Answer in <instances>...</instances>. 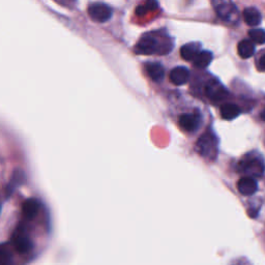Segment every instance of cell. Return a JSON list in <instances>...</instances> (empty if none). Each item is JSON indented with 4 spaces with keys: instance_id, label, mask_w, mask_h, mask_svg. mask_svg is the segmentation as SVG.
<instances>
[{
    "instance_id": "1",
    "label": "cell",
    "mask_w": 265,
    "mask_h": 265,
    "mask_svg": "<svg viewBox=\"0 0 265 265\" xmlns=\"http://www.w3.org/2000/svg\"><path fill=\"white\" fill-rule=\"evenodd\" d=\"M173 47L172 41L161 39L156 33L147 32L140 38L136 44L134 51L139 55H152V54H167Z\"/></svg>"
},
{
    "instance_id": "2",
    "label": "cell",
    "mask_w": 265,
    "mask_h": 265,
    "mask_svg": "<svg viewBox=\"0 0 265 265\" xmlns=\"http://www.w3.org/2000/svg\"><path fill=\"white\" fill-rule=\"evenodd\" d=\"M196 149L201 156L208 160H214L218 154V139L210 132H205L198 139Z\"/></svg>"
},
{
    "instance_id": "3",
    "label": "cell",
    "mask_w": 265,
    "mask_h": 265,
    "mask_svg": "<svg viewBox=\"0 0 265 265\" xmlns=\"http://www.w3.org/2000/svg\"><path fill=\"white\" fill-rule=\"evenodd\" d=\"M238 171L247 174L248 177H260L264 172V163L259 155H246L238 164Z\"/></svg>"
},
{
    "instance_id": "4",
    "label": "cell",
    "mask_w": 265,
    "mask_h": 265,
    "mask_svg": "<svg viewBox=\"0 0 265 265\" xmlns=\"http://www.w3.org/2000/svg\"><path fill=\"white\" fill-rule=\"evenodd\" d=\"M87 13L91 20L97 23H105L109 21L112 17V8L103 2H93L88 5Z\"/></svg>"
},
{
    "instance_id": "5",
    "label": "cell",
    "mask_w": 265,
    "mask_h": 265,
    "mask_svg": "<svg viewBox=\"0 0 265 265\" xmlns=\"http://www.w3.org/2000/svg\"><path fill=\"white\" fill-rule=\"evenodd\" d=\"M201 123V115L198 111L193 113H185L179 116L178 124L181 130L188 132H196Z\"/></svg>"
},
{
    "instance_id": "6",
    "label": "cell",
    "mask_w": 265,
    "mask_h": 265,
    "mask_svg": "<svg viewBox=\"0 0 265 265\" xmlns=\"http://www.w3.org/2000/svg\"><path fill=\"white\" fill-rule=\"evenodd\" d=\"M214 10L220 18L226 22L233 23L238 19L237 7L232 2H218Z\"/></svg>"
},
{
    "instance_id": "7",
    "label": "cell",
    "mask_w": 265,
    "mask_h": 265,
    "mask_svg": "<svg viewBox=\"0 0 265 265\" xmlns=\"http://www.w3.org/2000/svg\"><path fill=\"white\" fill-rule=\"evenodd\" d=\"M189 71L185 68V66H177L170 72L169 79L172 84L174 85H184L189 81Z\"/></svg>"
},
{
    "instance_id": "8",
    "label": "cell",
    "mask_w": 265,
    "mask_h": 265,
    "mask_svg": "<svg viewBox=\"0 0 265 265\" xmlns=\"http://www.w3.org/2000/svg\"><path fill=\"white\" fill-rule=\"evenodd\" d=\"M205 91L207 96L211 99H217V101H220V99L224 98L227 95V90L225 89V87L221 85L220 83L215 80L208 82V84L206 85Z\"/></svg>"
},
{
    "instance_id": "9",
    "label": "cell",
    "mask_w": 265,
    "mask_h": 265,
    "mask_svg": "<svg viewBox=\"0 0 265 265\" xmlns=\"http://www.w3.org/2000/svg\"><path fill=\"white\" fill-rule=\"evenodd\" d=\"M257 188H258V186H257L256 180L248 176L240 178L237 182V189L239 190L240 194L245 196H251L255 194Z\"/></svg>"
},
{
    "instance_id": "10",
    "label": "cell",
    "mask_w": 265,
    "mask_h": 265,
    "mask_svg": "<svg viewBox=\"0 0 265 265\" xmlns=\"http://www.w3.org/2000/svg\"><path fill=\"white\" fill-rule=\"evenodd\" d=\"M201 45L199 43H188L180 48V55L187 61H194L198 54L201 52Z\"/></svg>"
},
{
    "instance_id": "11",
    "label": "cell",
    "mask_w": 265,
    "mask_h": 265,
    "mask_svg": "<svg viewBox=\"0 0 265 265\" xmlns=\"http://www.w3.org/2000/svg\"><path fill=\"white\" fill-rule=\"evenodd\" d=\"M145 71L148 77L154 82H161L165 77L164 66L160 62H149L145 64Z\"/></svg>"
},
{
    "instance_id": "12",
    "label": "cell",
    "mask_w": 265,
    "mask_h": 265,
    "mask_svg": "<svg viewBox=\"0 0 265 265\" xmlns=\"http://www.w3.org/2000/svg\"><path fill=\"white\" fill-rule=\"evenodd\" d=\"M39 202L37 199H27L22 205V213L27 220H32L37 217L39 210Z\"/></svg>"
},
{
    "instance_id": "13",
    "label": "cell",
    "mask_w": 265,
    "mask_h": 265,
    "mask_svg": "<svg viewBox=\"0 0 265 265\" xmlns=\"http://www.w3.org/2000/svg\"><path fill=\"white\" fill-rule=\"evenodd\" d=\"M244 20L248 26H258L261 23V14L255 7H247L244 11Z\"/></svg>"
},
{
    "instance_id": "14",
    "label": "cell",
    "mask_w": 265,
    "mask_h": 265,
    "mask_svg": "<svg viewBox=\"0 0 265 265\" xmlns=\"http://www.w3.org/2000/svg\"><path fill=\"white\" fill-rule=\"evenodd\" d=\"M220 112H221V116L224 119L232 120V119H235L240 114V109L239 107L236 106L235 104L227 103V104L222 105Z\"/></svg>"
},
{
    "instance_id": "15",
    "label": "cell",
    "mask_w": 265,
    "mask_h": 265,
    "mask_svg": "<svg viewBox=\"0 0 265 265\" xmlns=\"http://www.w3.org/2000/svg\"><path fill=\"white\" fill-rule=\"evenodd\" d=\"M237 52L240 57L244 58V59H247V58H250L254 55L255 45L252 40L244 39L242 41H239V44L237 45Z\"/></svg>"
},
{
    "instance_id": "16",
    "label": "cell",
    "mask_w": 265,
    "mask_h": 265,
    "mask_svg": "<svg viewBox=\"0 0 265 265\" xmlns=\"http://www.w3.org/2000/svg\"><path fill=\"white\" fill-rule=\"evenodd\" d=\"M211 61H212V53L203 50V51L199 53L198 56L195 58L193 64L197 69H206L207 66L210 64Z\"/></svg>"
},
{
    "instance_id": "17",
    "label": "cell",
    "mask_w": 265,
    "mask_h": 265,
    "mask_svg": "<svg viewBox=\"0 0 265 265\" xmlns=\"http://www.w3.org/2000/svg\"><path fill=\"white\" fill-rule=\"evenodd\" d=\"M157 6H159V3H157L156 1H146L145 3L139 5L136 8V15H138V16H144L148 12L156 10Z\"/></svg>"
},
{
    "instance_id": "18",
    "label": "cell",
    "mask_w": 265,
    "mask_h": 265,
    "mask_svg": "<svg viewBox=\"0 0 265 265\" xmlns=\"http://www.w3.org/2000/svg\"><path fill=\"white\" fill-rule=\"evenodd\" d=\"M248 36H250L253 43L256 44H265V30L256 28L248 31Z\"/></svg>"
},
{
    "instance_id": "19",
    "label": "cell",
    "mask_w": 265,
    "mask_h": 265,
    "mask_svg": "<svg viewBox=\"0 0 265 265\" xmlns=\"http://www.w3.org/2000/svg\"><path fill=\"white\" fill-rule=\"evenodd\" d=\"M258 66L259 70L265 72V53L261 55V57L259 58V62H258Z\"/></svg>"
},
{
    "instance_id": "20",
    "label": "cell",
    "mask_w": 265,
    "mask_h": 265,
    "mask_svg": "<svg viewBox=\"0 0 265 265\" xmlns=\"http://www.w3.org/2000/svg\"><path fill=\"white\" fill-rule=\"evenodd\" d=\"M261 118H262V119L265 121V109H264V110L261 112Z\"/></svg>"
}]
</instances>
